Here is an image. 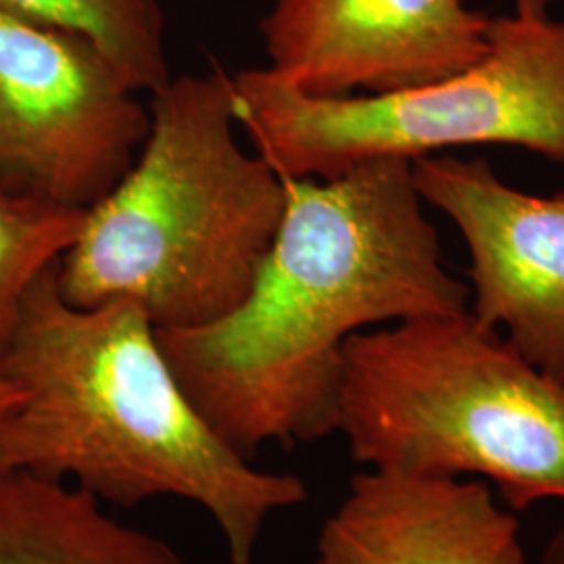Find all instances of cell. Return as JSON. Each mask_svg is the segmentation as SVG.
Masks as SVG:
<instances>
[{
    "label": "cell",
    "instance_id": "cell-1",
    "mask_svg": "<svg viewBox=\"0 0 564 564\" xmlns=\"http://www.w3.org/2000/svg\"><path fill=\"white\" fill-rule=\"evenodd\" d=\"M284 186L281 230L247 297L216 323L155 328L186 398L245 458L263 444L337 433L349 337L470 307L468 284L445 268L412 163L379 160Z\"/></svg>",
    "mask_w": 564,
    "mask_h": 564
},
{
    "label": "cell",
    "instance_id": "cell-2",
    "mask_svg": "<svg viewBox=\"0 0 564 564\" xmlns=\"http://www.w3.org/2000/svg\"><path fill=\"white\" fill-rule=\"evenodd\" d=\"M21 400L0 419V470L74 479L101 502L202 506L228 563L253 564L265 523L302 505L300 477L260 470L205 423L137 303L76 307L57 265L34 282L0 354Z\"/></svg>",
    "mask_w": 564,
    "mask_h": 564
},
{
    "label": "cell",
    "instance_id": "cell-3",
    "mask_svg": "<svg viewBox=\"0 0 564 564\" xmlns=\"http://www.w3.org/2000/svg\"><path fill=\"white\" fill-rule=\"evenodd\" d=\"M149 132L86 209L57 263L65 302L137 303L155 328L216 323L247 297L281 230V174L239 142L230 74H186L151 95Z\"/></svg>",
    "mask_w": 564,
    "mask_h": 564
},
{
    "label": "cell",
    "instance_id": "cell-4",
    "mask_svg": "<svg viewBox=\"0 0 564 564\" xmlns=\"http://www.w3.org/2000/svg\"><path fill=\"white\" fill-rule=\"evenodd\" d=\"M337 431L366 468L481 477L517 514L564 502V381L470 310L349 337Z\"/></svg>",
    "mask_w": 564,
    "mask_h": 564
},
{
    "label": "cell",
    "instance_id": "cell-5",
    "mask_svg": "<svg viewBox=\"0 0 564 564\" xmlns=\"http://www.w3.org/2000/svg\"><path fill=\"white\" fill-rule=\"evenodd\" d=\"M251 147L284 178L328 181L379 160L506 144L564 165V21L502 15L458 74L391 93L307 95L265 67L230 74Z\"/></svg>",
    "mask_w": 564,
    "mask_h": 564
},
{
    "label": "cell",
    "instance_id": "cell-6",
    "mask_svg": "<svg viewBox=\"0 0 564 564\" xmlns=\"http://www.w3.org/2000/svg\"><path fill=\"white\" fill-rule=\"evenodd\" d=\"M139 95L93 44L0 2V191L95 205L149 132Z\"/></svg>",
    "mask_w": 564,
    "mask_h": 564
},
{
    "label": "cell",
    "instance_id": "cell-7",
    "mask_svg": "<svg viewBox=\"0 0 564 564\" xmlns=\"http://www.w3.org/2000/svg\"><path fill=\"white\" fill-rule=\"evenodd\" d=\"M412 181L463 235L470 314L564 381V191L524 193L485 160L429 155Z\"/></svg>",
    "mask_w": 564,
    "mask_h": 564
},
{
    "label": "cell",
    "instance_id": "cell-8",
    "mask_svg": "<svg viewBox=\"0 0 564 564\" xmlns=\"http://www.w3.org/2000/svg\"><path fill=\"white\" fill-rule=\"evenodd\" d=\"M489 21L466 0H268L263 67L318 97L402 90L481 59Z\"/></svg>",
    "mask_w": 564,
    "mask_h": 564
},
{
    "label": "cell",
    "instance_id": "cell-9",
    "mask_svg": "<svg viewBox=\"0 0 564 564\" xmlns=\"http://www.w3.org/2000/svg\"><path fill=\"white\" fill-rule=\"evenodd\" d=\"M316 564H527L517 512L479 479L366 468L324 521Z\"/></svg>",
    "mask_w": 564,
    "mask_h": 564
},
{
    "label": "cell",
    "instance_id": "cell-10",
    "mask_svg": "<svg viewBox=\"0 0 564 564\" xmlns=\"http://www.w3.org/2000/svg\"><path fill=\"white\" fill-rule=\"evenodd\" d=\"M0 564L188 563L76 485L0 470Z\"/></svg>",
    "mask_w": 564,
    "mask_h": 564
},
{
    "label": "cell",
    "instance_id": "cell-11",
    "mask_svg": "<svg viewBox=\"0 0 564 564\" xmlns=\"http://www.w3.org/2000/svg\"><path fill=\"white\" fill-rule=\"evenodd\" d=\"M7 9L93 44L137 93L172 80L160 0H0Z\"/></svg>",
    "mask_w": 564,
    "mask_h": 564
},
{
    "label": "cell",
    "instance_id": "cell-12",
    "mask_svg": "<svg viewBox=\"0 0 564 564\" xmlns=\"http://www.w3.org/2000/svg\"><path fill=\"white\" fill-rule=\"evenodd\" d=\"M86 209L0 191V354L30 286L76 242Z\"/></svg>",
    "mask_w": 564,
    "mask_h": 564
},
{
    "label": "cell",
    "instance_id": "cell-13",
    "mask_svg": "<svg viewBox=\"0 0 564 564\" xmlns=\"http://www.w3.org/2000/svg\"><path fill=\"white\" fill-rule=\"evenodd\" d=\"M540 564H564V524H561L547 540Z\"/></svg>",
    "mask_w": 564,
    "mask_h": 564
},
{
    "label": "cell",
    "instance_id": "cell-14",
    "mask_svg": "<svg viewBox=\"0 0 564 564\" xmlns=\"http://www.w3.org/2000/svg\"><path fill=\"white\" fill-rule=\"evenodd\" d=\"M556 0H514V13L523 18H547Z\"/></svg>",
    "mask_w": 564,
    "mask_h": 564
},
{
    "label": "cell",
    "instance_id": "cell-15",
    "mask_svg": "<svg viewBox=\"0 0 564 564\" xmlns=\"http://www.w3.org/2000/svg\"><path fill=\"white\" fill-rule=\"evenodd\" d=\"M21 400L20 389L0 372V419Z\"/></svg>",
    "mask_w": 564,
    "mask_h": 564
}]
</instances>
